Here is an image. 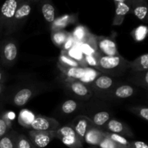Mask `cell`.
Listing matches in <instances>:
<instances>
[{
    "label": "cell",
    "mask_w": 148,
    "mask_h": 148,
    "mask_svg": "<svg viewBox=\"0 0 148 148\" xmlns=\"http://www.w3.org/2000/svg\"><path fill=\"white\" fill-rule=\"evenodd\" d=\"M105 137V132L93 126L87 132L84 138V143L92 146H98Z\"/></svg>",
    "instance_id": "cell-11"
},
{
    "label": "cell",
    "mask_w": 148,
    "mask_h": 148,
    "mask_svg": "<svg viewBox=\"0 0 148 148\" xmlns=\"http://www.w3.org/2000/svg\"><path fill=\"white\" fill-rule=\"evenodd\" d=\"M30 128L36 131L56 132L60 128V124L59 121L54 119L38 115L35 116Z\"/></svg>",
    "instance_id": "cell-3"
},
{
    "label": "cell",
    "mask_w": 148,
    "mask_h": 148,
    "mask_svg": "<svg viewBox=\"0 0 148 148\" xmlns=\"http://www.w3.org/2000/svg\"><path fill=\"white\" fill-rule=\"evenodd\" d=\"M98 72L93 69L91 68H85V72L84 74V76L82 79L79 80L81 82H90L95 81L96 79V77L98 76Z\"/></svg>",
    "instance_id": "cell-33"
},
{
    "label": "cell",
    "mask_w": 148,
    "mask_h": 148,
    "mask_svg": "<svg viewBox=\"0 0 148 148\" xmlns=\"http://www.w3.org/2000/svg\"><path fill=\"white\" fill-rule=\"evenodd\" d=\"M19 3L16 0H7L0 9V21L9 30L12 29L13 20Z\"/></svg>",
    "instance_id": "cell-2"
},
{
    "label": "cell",
    "mask_w": 148,
    "mask_h": 148,
    "mask_svg": "<svg viewBox=\"0 0 148 148\" xmlns=\"http://www.w3.org/2000/svg\"><path fill=\"white\" fill-rule=\"evenodd\" d=\"M66 84L73 93L82 98H88L91 95V92L88 87L79 80L72 79H66Z\"/></svg>",
    "instance_id": "cell-10"
},
{
    "label": "cell",
    "mask_w": 148,
    "mask_h": 148,
    "mask_svg": "<svg viewBox=\"0 0 148 148\" xmlns=\"http://www.w3.org/2000/svg\"><path fill=\"white\" fill-rule=\"evenodd\" d=\"M74 42H75V39H74L72 35L70 34L69 36V37H68L66 41L65 42V43L64 44L63 47H62L63 48V51H62L66 53L68 51L70 50V49L74 46Z\"/></svg>",
    "instance_id": "cell-38"
},
{
    "label": "cell",
    "mask_w": 148,
    "mask_h": 148,
    "mask_svg": "<svg viewBox=\"0 0 148 148\" xmlns=\"http://www.w3.org/2000/svg\"><path fill=\"white\" fill-rule=\"evenodd\" d=\"M130 67L137 72H143L148 69V54L145 53L142 56H139L133 62L130 63Z\"/></svg>",
    "instance_id": "cell-17"
},
{
    "label": "cell",
    "mask_w": 148,
    "mask_h": 148,
    "mask_svg": "<svg viewBox=\"0 0 148 148\" xmlns=\"http://www.w3.org/2000/svg\"><path fill=\"white\" fill-rule=\"evenodd\" d=\"M130 148H148L147 145L143 142L135 141L130 143Z\"/></svg>",
    "instance_id": "cell-40"
},
{
    "label": "cell",
    "mask_w": 148,
    "mask_h": 148,
    "mask_svg": "<svg viewBox=\"0 0 148 148\" xmlns=\"http://www.w3.org/2000/svg\"><path fill=\"white\" fill-rule=\"evenodd\" d=\"M17 148H36L29 138L23 134L17 136Z\"/></svg>",
    "instance_id": "cell-32"
},
{
    "label": "cell",
    "mask_w": 148,
    "mask_h": 148,
    "mask_svg": "<svg viewBox=\"0 0 148 148\" xmlns=\"http://www.w3.org/2000/svg\"><path fill=\"white\" fill-rule=\"evenodd\" d=\"M98 147L100 148H128L117 144L115 142H114L111 139L108 138V137H106V136L103 138V140L98 145Z\"/></svg>",
    "instance_id": "cell-35"
},
{
    "label": "cell",
    "mask_w": 148,
    "mask_h": 148,
    "mask_svg": "<svg viewBox=\"0 0 148 148\" xmlns=\"http://www.w3.org/2000/svg\"><path fill=\"white\" fill-rule=\"evenodd\" d=\"M72 18V16L65 15L64 17H60V18H58L57 20H55L53 23V25H52L53 31L62 30V28H63L64 27H65L66 25L70 23Z\"/></svg>",
    "instance_id": "cell-30"
},
{
    "label": "cell",
    "mask_w": 148,
    "mask_h": 148,
    "mask_svg": "<svg viewBox=\"0 0 148 148\" xmlns=\"http://www.w3.org/2000/svg\"><path fill=\"white\" fill-rule=\"evenodd\" d=\"M71 126L75 130V133L79 137L80 141L84 143V138H85L87 132L94 125L91 119H90L88 117L85 116H79L74 119Z\"/></svg>",
    "instance_id": "cell-6"
},
{
    "label": "cell",
    "mask_w": 148,
    "mask_h": 148,
    "mask_svg": "<svg viewBox=\"0 0 148 148\" xmlns=\"http://www.w3.org/2000/svg\"><path fill=\"white\" fill-rule=\"evenodd\" d=\"M31 5L28 2H22L16 10L12 26L15 27L16 25L20 24L22 21L25 20L31 12Z\"/></svg>",
    "instance_id": "cell-14"
},
{
    "label": "cell",
    "mask_w": 148,
    "mask_h": 148,
    "mask_svg": "<svg viewBox=\"0 0 148 148\" xmlns=\"http://www.w3.org/2000/svg\"><path fill=\"white\" fill-rule=\"evenodd\" d=\"M0 55L4 63L12 64L17 56V45L12 41L6 42L1 47Z\"/></svg>",
    "instance_id": "cell-8"
},
{
    "label": "cell",
    "mask_w": 148,
    "mask_h": 148,
    "mask_svg": "<svg viewBox=\"0 0 148 148\" xmlns=\"http://www.w3.org/2000/svg\"><path fill=\"white\" fill-rule=\"evenodd\" d=\"M100 56H84L85 64H86L90 65V66L97 67L98 69V59H99Z\"/></svg>",
    "instance_id": "cell-37"
},
{
    "label": "cell",
    "mask_w": 148,
    "mask_h": 148,
    "mask_svg": "<svg viewBox=\"0 0 148 148\" xmlns=\"http://www.w3.org/2000/svg\"><path fill=\"white\" fill-rule=\"evenodd\" d=\"M106 128L109 131V132L114 133V134H120V135L121 134H123V135L126 134L128 136L132 135L130 129L125 124L118 120H109L106 124Z\"/></svg>",
    "instance_id": "cell-13"
},
{
    "label": "cell",
    "mask_w": 148,
    "mask_h": 148,
    "mask_svg": "<svg viewBox=\"0 0 148 148\" xmlns=\"http://www.w3.org/2000/svg\"><path fill=\"white\" fill-rule=\"evenodd\" d=\"M60 64L64 65L66 66H70V67H82L79 64L73 59L69 57L67 53L62 51V54L59 56V63Z\"/></svg>",
    "instance_id": "cell-27"
},
{
    "label": "cell",
    "mask_w": 148,
    "mask_h": 148,
    "mask_svg": "<svg viewBox=\"0 0 148 148\" xmlns=\"http://www.w3.org/2000/svg\"><path fill=\"white\" fill-rule=\"evenodd\" d=\"M7 130H8V125L7 122L4 119L0 117V139L7 134Z\"/></svg>",
    "instance_id": "cell-39"
},
{
    "label": "cell",
    "mask_w": 148,
    "mask_h": 148,
    "mask_svg": "<svg viewBox=\"0 0 148 148\" xmlns=\"http://www.w3.org/2000/svg\"><path fill=\"white\" fill-rule=\"evenodd\" d=\"M58 66L66 77H69V79L80 80L85 72V68L84 67H70L64 66L60 64H58Z\"/></svg>",
    "instance_id": "cell-15"
},
{
    "label": "cell",
    "mask_w": 148,
    "mask_h": 148,
    "mask_svg": "<svg viewBox=\"0 0 148 148\" xmlns=\"http://www.w3.org/2000/svg\"><path fill=\"white\" fill-rule=\"evenodd\" d=\"M33 95V92L29 88H23L17 92L13 98L14 105L17 106H22L27 103Z\"/></svg>",
    "instance_id": "cell-16"
},
{
    "label": "cell",
    "mask_w": 148,
    "mask_h": 148,
    "mask_svg": "<svg viewBox=\"0 0 148 148\" xmlns=\"http://www.w3.org/2000/svg\"><path fill=\"white\" fill-rule=\"evenodd\" d=\"M114 3L116 4V14L113 21V25H120L122 24L125 16L130 12L131 7L127 1L117 0L114 1Z\"/></svg>",
    "instance_id": "cell-9"
},
{
    "label": "cell",
    "mask_w": 148,
    "mask_h": 148,
    "mask_svg": "<svg viewBox=\"0 0 148 148\" xmlns=\"http://www.w3.org/2000/svg\"><path fill=\"white\" fill-rule=\"evenodd\" d=\"M147 27L145 25H140L132 32V35L133 38H134L136 41L140 42L145 38V37L147 36Z\"/></svg>",
    "instance_id": "cell-28"
},
{
    "label": "cell",
    "mask_w": 148,
    "mask_h": 148,
    "mask_svg": "<svg viewBox=\"0 0 148 148\" xmlns=\"http://www.w3.org/2000/svg\"><path fill=\"white\" fill-rule=\"evenodd\" d=\"M134 2L136 3L133 8V12L134 15L140 20H144L147 17V4H143V1H134Z\"/></svg>",
    "instance_id": "cell-24"
},
{
    "label": "cell",
    "mask_w": 148,
    "mask_h": 148,
    "mask_svg": "<svg viewBox=\"0 0 148 148\" xmlns=\"http://www.w3.org/2000/svg\"><path fill=\"white\" fill-rule=\"evenodd\" d=\"M105 136L106 137H108L109 139H111V140H113L114 142H115L117 144L120 145L124 146V147H127L130 148V143L123 136L120 135V134H114V133L111 132H105Z\"/></svg>",
    "instance_id": "cell-29"
},
{
    "label": "cell",
    "mask_w": 148,
    "mask_h": 148,
    "mask_svg": "<svg viewBox=\"0 0 148 148\" xmlns=\"http://www.w3.org/2000/svg\"><path fill=\"white\" fill-rule=\"evenodd\" d=\"M70 33L64 30H55L52 32L51 38L53 43L58 47H63Z\"/></svg>",
    "instance_id": "cell-18"
},
{
    "label": "cell",
    "mask_w": 148,
    "mask_h": 148,
    "mask_svg": "<svg viewBox=\"0 0 148 148\" xmlns=\"http://www.w3.org/2000/svg\"><path fill=\"white\" fill-rule=\"evenodd\" d=\"M35 116L34 114L27 109H23L20 111L18 116V121L20 125L25 128H30V124L33 122Z\"/></svg>",
    "instance_id": "cell-19"
},
{
    "label": "cell",
    "mask_w": 148,
    "mask_h": 148,
    "mask_svg": "<svg viewBox=\"0 0 148 148\" xmlns=\"http://www.w3.org/2000/svg\"><path fill=\"white\" fill-rule=\"evenodd\" d=\"M55 138H56V132L31 130L29 132V140L36 148L46 147Z\"/></svg>",
    "instance_id": "cell-4"
},
{
    "label": "cell",
    "mask_w": 148,
    "mask_h": 148,
    "mask_svg": "<svg viewBox=\"0 0 148 148\" xmlns=\"http://www.w3.org/2000/svg\"><path fill=\"white\" fill-rule=\"evenodd\" d=\"M3 79H4V75H3L2 72L0 71V82H1Z\"/></svg>",
    "instance_id": "cell-41"
},
{
    "label": "cell",
    "mask_w": 148,
    "mask_h": 148,
    "mask_svg": "<svg viewBox=\"0 0 148 148\" xmlns=\"http://www.w3.org/2000/svg\"><path fill=\"white\" fill-rule=\"evenodd\" d=\"M0 27H1V21H0Z\"/></svg>",
    "instance_id": "cell-42"
},
{
    "label": "cell",
    "mask_w": 148,
    "mask_h": 148,
    "mask_svg": "<svg viewBox=\"0 0 148 148\" xmlns=\"http://www.w3.org/2000/svg\"><path fill=\"white\" fill-rule=\"evenodd\" d=\"M127 62L120 55L116 56H101L98 59V69L101 70H112L121 66Z\"/></svg>",
    "instance_id": "cell-7"
},
{
    "label": "cell",
    "mask_w": 148,
    "mask_h": 148,
    "mask_svg": "<svg viewBox=\"0 0 148 148\" xmlns=\"http://www.w3.org/2000/svg\"><path fill=\"white\" fill-rule=\"evenodd\" d=\"M42 14L46 22L53 23L55 20V9L50 2L43 3L41 7Z\"/></svg>",
    "instance_id": "cell-20"
},
{
    "label": "cell",
    "mask_w": 148,
    "mask_h": 148,
    "mask_svg": "<svg viewBox=\"0 0 148 148\" xmlns=\"http://www.w3.org/2000/svg\"><path fill=\"white\" fill-rule=\"evenodd\" d=\"M110 119L109 113L107 111H100L94 115L93 118L91 120L95 127H102L105 125Z\"/></svg>",
    "instance_id": "cell-23"
},
{
    "label": "cell",
    "mask_w": 148,
    "mask_h": 148,
    "mask_svg": "<svg viewBox=\"0 0 148 148\" xmlns=\"http://www.w3.org/2000/svg\"><path fill=\"white\" fill-rule=\"evenodd\" d=\"M89 148H97V147H89Z\"/></svg>",
    "instance_id": "cell-43"
},
{
    "label": "cell",
    "mask_w": 148,
    "mask_h": 148,
    "mask_svg": "<svg viewBox=\"0 0 148 148\" xmlns=\"http://www.w3.org/2000/svg\"><path fill=\"white\" fill-rule=\"evenodd\" d=\"M112 78L108 76H100L95 80V85L96 88H99L101 90H107L111 88L113 85Z\"/></svg>",
    "instance_id": "cell-25"
},
{
    "label": "cell",
    "mask_w": 148,
    "mask_h": 148,
    "mask_svg": "<svg viewBox=\"0 0 148 148\" xmlns=\"http://www.w3.org/2000/svg\"><path fill=\"white\" fill-rule=\"evenodd\" d=\"M91 33L88 31V29L84 26H78L75 28L74 32L72 33V36L74 39L79 43H84L88 39V38L90 36Z\"/></svg>",
    "instance_id": "cell-21"
},
{
    "label": "cell",
    "mask_w": 148,
    "mask_h": 148,
    "mask_svg": "<svg viewBox=\"0 0 148 148\" xmlns=\"http://www.w3.org/2000/svg\"><path fill=\"white\" fill-rule=\"evenodd\" d=\"M0 148H17V136L7 133L0 139Z\"/></svg>",
    "instance_id": "cell-22"
},
{
    "label": "cell",
    "mask_w": 148,
    "mask_h": 148,
    "mask_svg": "<svg viewBox=\"0 0 148 148\" xmlns=\"http://www.w3.org/2000/svg\"><path fill=\"white\" fill-rule=\"evenodd\" d=\"M67 53L68 56L72 58V59H73L74 60L76 61V62H77L79 64V65H80V66H82V63H84V65H86L85 59H84V55L82 54L80 50H77L75 48L72 47L70 50L68 51Z\"/></svg>",
    "instance_id": "cell-31"
},
{
    "label": "cell",
    "mask_w": 148,
    "mask_h": 148,
    "mask_svg": "<svg viewBox=\"0 0 148 148\" xmlns=\"http://www.w3.org/2000/svg\"><path fill=\"white\" fill-rule=\"evenodd\" d=\"M134 114L139 116L141 118L144 119L145 121H148V108L146 107H140V108H132L131 109Z\"/></svg>",
    "instance_id": "cell-36"
},
{
    "label": "cell",
    "mask_w": 148,
    "mask_h": 148,
    "mask_svg": "<svg viewBox=\"0 0 148 148\" xmlns=\"http://www.w3.org/2000/svg\"><path fill=\"white\" fill-rule=\"evenodd\" d=\"M97 49L101 56H119L116 44L113 39L103 36H95Z\"/></svg>",
    "instance_id": "cell-5"
},
{
    "label": "cell",
    "mask_w": 148,
    "mask_h": 148,
    "mask_svg": "<svg viewBox=\"0 0 148 148\" xmlns=\"http://www.w3.org/2000/svg\"><path fill=\"white\" fill-rule=\"evenodd\" d=\"M79 50L82 52L84 56H99V52L97 49L95 38L93 35L88 38L84 43H80Z\"/></svg>",
    "instance_id": "cell-12"
},
{
    "label": "cell",
    "mask_w": 148,
    "mask_h": 148,
    "mask_svg": "<svg viewBox=\"0 0 148 148\" xmlns=\"http://www.w3.org/2000/svg\"><path fill=\"white\" fill-rule=\"evenodd\" d=\"M56 138L69 148H84L83 143L80 141L71 124L63 126L56 131Z\"/></svg>",
    "instance_id": "cell-1"
},
{
    "label": "cell",
    "mask_w": 148,
    "mask_h": 148,
    "mask_svg": "<svg viewBox=\"0 0 148 148\" xmlns=\"http://www.w3.org/2000/svg\"><path fill=\"white\" fill-rule=\"evenodd\" d=\"M134 93V89L130 85H122L116 90L115 95L119 98H127Z\"/></svg>",
    "instance_id": "cell-26"
},
{
    "label": "cell",
    "mask_w": 148,
    "mask_h": 148,
    "mask_svg": "<svg viewBox=\"0 0 148 148\" xmlns=\"http://www.w3.org/2000/svg\"><path fill=\"white\" fill-rule=\"evenodd\" d=\"M77 108V103L74 100H67L63 103L62 110L64 114H69L73 113Z\"/></svg>",
    "instance_id": "cell-34"
}]
</instances>
